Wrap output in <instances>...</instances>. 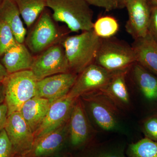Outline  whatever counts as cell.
I'll use <instances>...</instances> for the list:
<instances>
[{
  "mask_svg": "<svg viewBox=\"0 0 157 157\" xmlns=\"http://www.w3.org/2000/svg\"><path fill=\"white\" fill-rule=\"evenodd\" d=\"M30 70L37 80L70 72L67 59L62 45H53L34 58Z\"/></svg>",
  "mask_w": 157,
  "mask_h": 157,
  "instance_id": "cell-5",
  "label": "cell"
},
{
  "mask_svg": "<svg viewBox=\"0 0 157 157\" xmlns=\"http://www.w3.org/2000/svg\"><path fill=\"white\" fill-rule=\"evenodd\" d=\"M124 147L98 145L84 157H126Z\"/></svg>",
  "mask_w": 157,
  "mask_h": 157,
  "instance_id": "cell-24",
  "label": "cell"
},
{
  "mask_svg": "<svg viewBox=\"0 0 157 157\" xmlns=\"http://www.w3.org/2000/svg\"><path fill=\"white\" fill-rule=\"evenodd\" d=\"M102 39L93 29L65 38L61 45L64 49L70 72L79 74L94 63Z\"/></svg>",
  "mask_w": 157,
  "mask_h": 157,
  "instance_id": "cell-1",
  "label": "cell"
},
{
  "mask_svg": "<svg viewBox=\"0 0 157 157\" xmlns=\"http://www.w3.org/2000/svg\"><path fill=\"white\" fill-rule=\"evenodd\" d=\"M119 25L114 17L109 16L101 17L94 23L93 29L101 39L111 38L116 34Z\"/></svg>",
  "mask_w": 157,
  "mask_h": 157,
  "instance_id": "cell-23",
  "label": "cell"
},
{
  "mask_svg": "<svg viewBox=\"0 0 157 157\" xmlns=\"http://www.w3.org/2000/svg\"><path fill=\"white\" fill-rule=\"evenodd\" d=\"M136 61L132 46L113 37L102 39L94 63L115 73L129 70Z\"/></svg>",
  "mask_w": 157,
  "mask_h": 157,
  "instance_id": "cell-3",
  "label": "cell"
},
{
  "mask_svg": "<svg viewBox=\"0 0 157 157\" xmlns=\"http://www.w3.org/2000/svg\"><path fill=\"white\" fill-rule=\"evenodd\" d=\"M69 133V122L53 132L34 141L25 157H48L56 152L64 143Z\"/></svg>",
  "mask_w": 157,
  "mask_h": 157,
  "instance_id": "cell-14",
  "label": "cell"
},
{
  "mask_svg": "<svg viewBox=\"0 0 157 157\" xmlns=\"http://www.w3.org/2000/svg\"><path fill=\"white\" fill-rule=\"evenodd\" d=\"M5 101V87L3 82H0V104L4 103Z\"/></svg>",
  "mask_w": 157,
  "mask_h": 157,
  "instance_id": "cell-32",
  "label": "cell"
},
{
  "mask_svg": "<svg viewBox=\"0 0 157 157\" xmlns=\"http://www.w3.org/2000/svg\"><path fill=\"white\" fill-rule=\"evenodd\" d=\"M13 147L6 130L0 132V157H12L14 155Z\"/></svg>",
  "mask_w": 157,
  "mask_h": 157,
  "instance_id": "cell-26",
  "label": "cell"
},
{
  "mask_svg": "<svg viewBox=\"0 0 157 157\" xmlns=\"http://www.w3.org/2000/svg\"><path fill=\"white\" fill-rule=\"evenodd\" d=\"M8 117V107L4 102L0 104V132L5 129Z\"/></svg>",
  "mask_w": 157,
  "mask_h": 157,
  "instance_id": "cell-30",
  "label": "cell"
},
{
  "mask_svg": "<svg viewBox=\"0 0 157 157\" xmlns=\"http://www.w3.org/2000/svg\"><path fill=\"white\" fill-rule=\"evenodd\" d=\"M149 3L147 0H128L126 3L128 15L126 30L135 40L144 38L148 34L151 17Z\"/></svg>",
  "mask_w": 157,
  "mask_h": 157,
  "instance_id": "cell-12",
  "label": "cell"
},
{
  "mask_svg": "<svg viewBox=\"0 0 157 157\" xmlns=\"http://www.w3.org/2000/svg\"><path fill=\"white\" fill-rule=\"evenodd\" d=\"M78 74L73 72L59 73L37 81L35 97L45 98L52 103L67 96L75 83Z\"/></svg>",
  "mask_w": 157,
  "mask_h": 157,
  "instance_id": "cell-11",
  "label": "cell"
},
{
  "mask_svg": "<svg viewBox=\"0 0 157 157\" xmlns=\"http://www.w3.org/2000/svg\"><path fill=\"white\" fill-rule=\"evenodd\" d=\"M128 0H118V9L124 8Z\"/></svg>",
  "mask_w": 157,
  "mask_h": 157,
  "instance_id": "cell-33",
  "label": "cell"
},
{
  "mask_svg": "<svg viewBox=\"0 0 157 157\" xmlns=\"http://www.w3.org/2000/svg\"><path fill=\"white\" fill-rule=\"evenodd\" d=\"M113 73L96 64H92L78 74L67 95L77 99L101 92L108 84Z\"/></svg>",
  "mask_w": 157,
  "mask_h": 157,
  "instance_id": "cell-7",
  "label": "cell"
},
{
  "mask_svg": "<svg viewBox=\"0 0 157 157\" xmlns=\"http://www.w3.org/2000/svg\"><path fill=\"white\" fill-rule=\"evenodd\" d=\"M144 130L146 137L157 142V117H151L145 121Z\"/></svg>",
  "mask_w": 157,
  "mask_h": 157,
  "instance_id": "cell-27",
  "label": "cell"
},
{
  "mask_svg": "<svg viewBox=\"0 0 157 157\" xmlns=\"http://www.w3.org/2000/svg\"><path fill=\"white\" fill-rule=\"evenodd\" d=\"M81 98L98 126L106 131L115 129L118 124V107L111 100L101 92Z\"/></svg>",
  "mask_w": 157,
  "mask_h": 157,
  "instance_id": "cell-6",
  "label": "cell"
},
{
  "mask_svg": "<svg viewBox=\"0 0 157 157\" xmlns=\"http://www.w3.org/2000/svg\"><path fill=\"white\" fill-rule=\"evenodd\" d=\"M137 63L157 76V42L147 34L136 39L132 45Z\"/></svg>",
  "mask_w": 157,
  "mask_h": 157,
  "instance_id": "cell-18",
  "label": "cell"
},
{
  "mask_svg": "<svg viewBox=\"0 0 157 157\" xmlns=\"http://www.w3.org/2000/svg\"><path fill=\"white\" fill-rule=\"evenodd\" d=\"M90 132L84 104L78 98L73 105L69 121V133L71 144L75 147L84 145L89 139Z\"/></svg>",
  "mask_w": 157,
  "mask_h": 157,
  "instance_id": "cell-13",
  "label": "cell"
},
{
  "mask_svg": "<svg viewBox=\"0 0 157 157\" xmlns=\"http://www.w3.org/2000/svg\"><path fill=\"white\" fill-rule=\"evenodd\" d=\"M5 130L11 141L14 154L25 156L33 147L34 134L20 112L8 116Z\"/></svg>",
  "mask_w": 157,
  "mask_h": 157,
  "instance_id": "cell-9",
  "label": "cell"
},
{
  "mask_svg": "<svg viewBox=\"0 0 157 157\" xmlns=\"http://www.w3.org/2000/svg\"><path fill=\"white\" fill-rule=\"evenodd\" d=\"M58 37V31L53 18L44 10L37 19L25 41L29 50L37 53L54 45Z\"/></svg>",
  "mask_w": 157,
  "mask_h": 157,
  "instance_id": "cell-8",
  "label": "cell"
},
{
  "mask_svg": "<svg viewBox=\"0 0 157 157\" xmlns=\"http://www.w3.org/2000/svg\"><path fill=\"white\" fill-rule=\"evenodd\" d=\"M33 60L34 57L26 45L18 42L9 48L0 59L9 74L30 70Z\"/></svg>",
  "mask_w": 157,
  "mask_h": 157,
  "instance_id": "cell-15",
  "label": "cell"
},
{
  "mask_svg": "<svg viewBox=\"0 0 157 157\" xmlns=\"http://www.w3.org/2000/svg\"><path fill=\"white\" fill-rule=\"evenodd\" d=\"M129 70L113 73L108 84L101 92L118 107L126 108L130 105V96L126 82V77Z\"/></svg>",
  "mask_w": 157,
  "mask_h": 157,
  "instance_id": "cell-16",
  "label": "cell"
},
{
  "mask_svg": "<svg viewBox=\"0 0 157 157\" xmlns=\"http://www.w3.org/2000/svg\"><path fill=\"white\" fill-rule=\"evenodd\" d=\"M148 33L157 42V6H151V17Z\"/></svg>",
  "mask_w": 157,
  "mask_h": 157,
  "instance_id": "cell-29",
  "label": "cell"
},
{
  "mask_svg": "<svg viewBox=\"0 0 157 157\" xmlns=\"http://www.w3.org/2000/svg\"><path fill=\"white\" fill-rule=\"evenodd\" d=\"M147 1L151 4V6H157V0H147Z\"/></svg>",
  "mask_w": 157,
  "mask_h": 157,
  "instance_id": "cell-34",
  "label": "cell"
},
{
  "mask_svg": "<svg viewBox=\"0 0 157 157\" xmlns=\"http://www.w3.org/2000/svg\"><path fill=\"white\" fill-rule=\"evenodd\" d=\"M55 21L64 23L73 32L92 29L93 12L85 0H46Z\"/></svg>",
  "mask_w": 157,
  "mask_h": 157,
  "instance_id": "cell-2",
  "label": "cell"
},
{
  "mask_svg": "<svg viewBox=\"0 0 157 157\" xmlns=\"http://www.w3.org/2000/svg\"><path fill=\"white\" fill-rule=\"evenodd\" d=\"M24 157V156H22V157Z\"/></svg>",
  "mask_w": 157,
  "mask_h": 157,
  "instance_id": "cell-36",
  "label": "cell"
},
{
  "mask_svg": "<svg viewBox=\"0 0 157 157\" xmlns=\"http://www.w3.org/2000/svg\"><path fill=\"white\" fill-rule=\"evenodd\" d=\"M37 80L31 70L9 74L3 82L8 116L19 112L27 101L36 96Z\"/></svg>",
  "mask_w": 157,
  "mask_h": 157,
  "instance_id": "cell-4",
  "label": "cell"
},
{
  "mask_svg": "<svg viewBox=\"0 0 157 157\" xmlns=\"http://www.w3.org/2000/svg\"><path fill=\"white\" fill-rule=\"evenodd\" d=\"M21 18L19 9L13 0H2L0 4V20L9 26L19 43H24L27 33Z\"/></svg>",
  "mask_w": 157,
  "mask_h": 157,
  "instance_id": "cell-17",
  "label": "cell"
},
{
  "mask_svg": "<svg viewBox=\"0 0 157 157\" xmlns=\"http://www.w3.org/2000/svg\"><path fill=\"white\" fill-rule=\"evenodd\" d=\"M2 0H0V4H1V2H2Z\"/></svg>",
  "mask_w": 157,
  "mask_h": 157,
  "instance_id": "cell-35",
  "label": "cell"
},
{
  "mask_svg": "<svg viewBox=\"0 0 157 157\" xmlns=\"http://www.w3.org/2000/svg\"><path fill=\"white\" fill-rule=\"evenodd\" d=\"M8 75L9 73L0 62V82H3Z\"/></svg>",
  "mask_w": 157,
  "mask_h": 157,
  "instance_id": "cell-31",
  "label": "cell"
},
{
  "mask_svg": "<svg viewBox=\"0 0 157 157\" xmlns=\"http://www.w3.org/2000/svg\"><path fill=\"white\" fill-rule=\"evenodd\" d=\"M90 5L110 11L118 9V0H85Z\"/></svg>",
  "mask_w": 157,
  "mask_h": 157,
  "instance_id": "cell-28",
  "label": "cell"
},
{
  "mask_svg": "<svg viewBox=\"0 0 157 157\" xmlns=\"http://www.w3.org/2000/svg\"><path fill=\"white\" fill-rule=\"evenodd\" d=\"M76 100L67 95L52 102L42 124L34 133V141L68 123Z\"/></svg>",
  "mask_w": 157,
  "mask_h": 157,
  "instance_id": "cell-10",
  "label": "cell"
},
{
  "mask_svg": "<svg viewBox=\"0 0 157 157\" xmlns=\"http://www.w3.org/2000/svg\"><path fill=\"white\" fill-rule=\"evenodd\" d=\"M133 80L143 96L147 100L157 99V78L146 68L136 62L131 68Z\"/></svg>",
  "mask_w": 157,
  "mask_h": 157,
  "instance_id": "cell-20",
  "label": "cell"
},
{
  "mask_svg": "<svg viewBox=\"0 0 157 157\" xmlns=\"http://www.w3.org/2000/svg\"><path fill=\"white\" fill-rule=\"evenodd\" d=\"M17 42L9 26L0 20V59Z\"/></svg>",
  "mask_w": 157,
  "mask_h": 157,
  "instance_id": "cell-25",
  "label": "cell"
},
{
  "mask_svg": "<svg viewBox=\"0 0 157 157\" xmlns=\"http://www.w3.org/2000/svg\"><path fill=\"white\" fill-rule=\"evenodd\" d=\"M126 157H157V142L145 137L129 144Z\"/></svg>",
  "mask_w": 157,
  "mask_h": 157,
  "instance_id": "cell-22",
  "label": "cell"
},
{
  "mask_svg": "<svg viewBox=\"0 0 157 157\" xmlns=\"http://www.w3.org/2000/svg\"><path fill=\"white\" fill-rule=\"evenodd\" d=\"M52 103L47 99L35 97L27 101L20 110L34 134L44 120Z\"/></svg>",
  "mask_w": 157,
  "mask_h": 157,
  "instance_id": "cell-19",
  "label": "cell"
},
{
  "mask_svg": "<svg viewBox=\"0 0 157 157\" xmlns=\"http://www.w3.org/2000/svg\"><path fill=\"white\" fill-rule=\"evenodd\" d=\"M27 27L30 28L47 7L46 0H13Z\"/></svg>",
  "mask_w": 157,
  "mask_h": 157,
  "instance_id": "cell-21",
  "label": "cell"
}]
</instances>
